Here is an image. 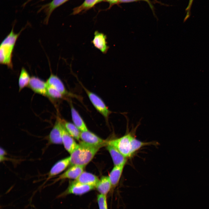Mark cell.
<instances>
[{
  "mask_svg": "<svg viewBox=\"0 0 209 209\" xmlns=\"http://www.w3.org/2000/svg\"><path fill=\"white\" fill-rule=\"evenodd\" d=\"M30 77L28 72L24 68H21L19 78L18 85L19 91L28 86Z\"/></svg>",
  "mask_w": 209,
  "mask_h": 209,
  "instance_id": "cell-21",
  "label": "cell"
},
{
  "mask_svg": "<svg viewBox=\"0 0 209 209\" xmlns=\"http://www.w3.org/2000/svg\"><path fill=\"white\" fill-rule=\"evenodd\" d=\"M125 165L114 166L110 172L109 177L112 188H114L118 185L121 178Z\"/></svg>",
  "mask_w": 209,
  "mask_h": 209,
  "instance_id": "cell-16",
  "label": "cell"
},
{
  "mask_svg": "<svg viewBox=\"0 0 209 209\" xmlns=\"http://www.w3.org/2000/svg\"><path fill=\"white\" fill-rule=\"evenodd\" d=\"M46 82L47 85L54 87L63 96L68 94L62 81L57 75L51 73Z\"/></svg>",
  "mask_w": 209,
  "mask_h": 209,
  "instance_id": "cell-14",
  "label": "cell"
},
{
  "mask_svg": "<svg viewBox=\"0 0 209 209\" xmlns=\"http://www.w3.org/2000/svg\"><path fill=\"white\" fill-rule=\"evenodd\" d=\"M69 0H52L49 3L47 6L46 17L45 21L46 23H48L51 14L55 9Z\"/></svg>",
  "mask_w": 209,
  "mask_h": 209,
  "instance_id": "cell-22",
  "label": "cell"
},
{
  "mask_svg": "<svg viewBox=\"0 0 209 209\" xmlns=\"http://www.w3.org/2000/svg\"><path fill=\"white\" fill-rule=\"evenodd\" d=\"M46 96L54 99H61L63 95L54 87L47 85Z\"/></svg>",
  "mask_w": 209,
  "mask_h": 209,
  "instance_id": "cell-24",
  "label": "cell"
},
{
  "mask_svg": "<svg viewBox=\"0 0 209 209\" xmlns=\"http://www.w3.org/2000/svg\"><path fill=\"white\" fill-rule=\"evenodd\" d=\"M138 0H119V2L120 3H128L136 1Z\"/></svg>",
  "mask_w": 209,
  "mask_h": 209,
  "instance_id": "cell-29",
  "label": "cell"
},
{
  "mask_svg": "<svg viewBox=\"0 0 209 209\" xmlns=\"http://www.w3.org/2000/svg\"><path fill=\"white\" fill-rule=\"evenodd\" d=\"M107 38L106 35L104 33L96 31L91 42L94 46L103 54L106 53L109 48Z\"/></svg>",
  "mask_w": 209,
  "mask_h": 209,
  "instance_id": "cell-10",
  "label": "cell"
},
{
  "mask_svg": "<svg viewBox=\"0 0 209 209\" xmlns=\"http://www.w3.org/2000/svg\"><path fill=\"white\" fill-rule=\"evenodd\" d=\"M71 113L73 124L81 131H88L87 127L83 120L72 104H71Z\"/></svg>",
  "mask_w": 209,
  "mask_h": 209,
  "instance_id": "cell-17",
  "label": "cell"
},
{
  "mask_svg": "<svg viewBox=\"0 0 209 209\" xmlns=\"http://www.w3.org/2000/svg\"><path fill=\"white\" fill-rule=\"evenodd\" d=\"M194 0H189L187 7L186 8V14L184 19V21H185L190 17V10Z\"/></svg>",
  "mask_w": 209,
  "mask_h": 209,
  "instance_id": "cell-26",
  "label": "cell"
},
{
  "mask_svg": "<svg viewBox=\"0 0 209 209\" xmlns=\"http://www.w3.org/2000/svg\"><path fill=\"white\" fill-rule=\"evenodd\" d=\"M102 1V0H84L80 5L73 9L72 14L77 15L88 10Z\"/></svg>",
  "mask_w": 209,
  "mask_h": 209,
  "instance_id": "cell-19",
  "label": "cell"
},
{
  "mask_svg": "<svg viewBox=\"0 0 209 209\" xmlns=\"http://www.w3.org/2000/svg\"><path fill=\"white\" fill-rule=\"evenodd\" d=\"M95 188L100 194L107 195L112 188L109 176L102 177Z\"/></svg>",
  "mask_w": 209,
  "mask_h": 209,
  "instance_id": "cell-18",
  "label": "cell"
},
{
  "mask_svg": "<svg viewBox=\"0 0 209 209\" xmlns=\"http://www.w3.org/2000/svg\"><path fill=\"white\" fill-rule=\"evenodd\" d=\"M70 165V156L61 160L52 166L50 170L45 182L60 174L64 170Z\"/></svg>",
  "mask_w": 209,
  "mask_h": 209,
  "instance_id": "cell-9",
  "label": "cell"
},
{
  "mask_svg": "<svg viewBox=\"0 0 209 209\" xmlns=\"http://www.w3.org/2000/svg\"><path fill=\"white\" fill-rule=\"evenodd\" d=\"M97 201L99 209H108L106 195L101 194L98 195Z\"/></svg>",
  "mask_w": 209,
  "mask_h": 209,
  "instance_id": "cell-25",
  "label": "cell"
},
{
  "mask_svg": "<svg viewBox=\"0 0 209 209\" xmlns=\"http://www.w3.org/2000/svg\"><path fill=\"white\" fill-rule=\"evenodd\" d=\"M80 138L83 142L94 145H99L106 142L89 130L81 131Z\"/></svg>",
  "mask_w": 209,
  "mask_h": 209,
  "instance_id": "cell-13",
  "label": "cell"
},
{
  "mask_svg": "<svg viewBox=\"0 0 209 209\" xmlns=\"http://www.w3.org/2000/svg\"><path fill=\"white\" fill-rule=\"evenodd\" d=\"M99 180L97 176L91 173L83 171L75 180L81 183L94 187Z\"/></svg>",
  "mask_w": 209,
  "mask_h": 209,
  "instance_id": "cell-15",
  "label": "cell"
},
{
  "mask_svg": "<svg viewBox=\"0 0 209 209\" xmlns=\"http://www.w3.org/2000/svg\"><path fill=\"white\" fill-rule=\"evenodd\" d=\"M31 0H28V1H27V2L26 3H28V2H30V1H31Z\"/></svg>",
  "mask_w": 209,
  "mask_h": 209,
  "instance_id": "cell-30",
  "label": "cell"
},
{
  "mask_svg": "<svg viewBox=\"0 0 209 209\" xmlns=\"http://www.w3.org/2000/svg\"><path fill=\"white\" fill-rule=\"evenodd\" d=\"M133 136L131 133H128L120 138L107 141V144L113 146L127 158L131 156V140Z\"/></svg>",
  "mask_w": 209,
  "mask_h": 209,
  "instance_id": "cell-3",
  "label": "cell"
},
{
  "mask_svg": "<svg viewBox=\"0 0 209 209\" xmlns=\"http://www.w3.org/2000/svg\"><path fill=\"white\" fill-rule=\"evenodd\" d=\"M106 147L111 156L114 166L125 165L127 161V158L124 156L113 146L107 144Z\"/></svg>",
  "mask_w": 209,
  "mask_h": 209,
  "instance_id": "cell-12",
  "label": "cell"
},
{
  "mask_svg": "<svg viewBox=\"0 0 209 209\" xmlns=\"http://www.w3.org/2000/svg\"><path fill=\"white\" fill-rule=\"evenodd\" d=\"M62 122L69 134L75 139L79 140L80 138L81 132L77 127L71 122L64 120H62Z\"/></svg>",
  "mask_w": 209,
  "mask_h": 209,
  "instance_id": "cell-20",
  "label": "cell"
},
{
  "mask_svg": "<svg viewBox=\"0 0 209 209\" xmlns=\"http://www.w3.org/2000/svg\"><path fill=\"white\" fill-rule=\"evenodd\" d=\"M61 129L62 144L65 149L71 154L78 146V144L76 143L73 137L66 131L62 122Z\"/></svg>",
  "mask_w": 209,
  "mask_h": 209,
  "instance_id": "cell-11",
  "label": "cell"
},
{
  "mask_svg": "<svg viewBox=\"0 0 209 209\" xmlns=\"http://www.w3.org/2000/svg\"><path fill=\"white\" fill-rule=\"evenodd\" d=\"M95 188L93 186L81 183L75 180L70 183L67 189L60 196L69 194L81 195Z\"/></svg>",
  "mask_w": 209,
  "mask_h": 209,
  "instance_id": "cell-5",
  "label": "cell"
},
{
  "mask_svg": "<svg viewBox=\"0 0 209 209\" xmlns=\"http://www.w3.org/2000/svg\"><path fill=\"white\" fill-rule=\"evenodd\" d=\"M91 102L96 109L106 119L111 112L102 99L96 94L90 91L82 85Z\"/></svg>",
  "mask_w": 209,
  "mask_h": 209,
  "instance_id": "cell-4",
  "label": "cell"
},
{
  "mask_svg": "<svg viewBox=\"0 0 209 209\" xmlns=\"http://www.w3.org/2000/svg\"><path fill=\"white\" fill-rule=\"evenodd\" d=\"M107 141L103 144L94 145L80 142L78 146L70 154V165L85 166L93 159L99 149L106 146Z\"/></svg>",
  "mask_w": 209,
  "mask_h": 209,
  "instance_id": "cell-1",
  "label": "cell"
},
{
  "mask_svg": "<svg viewBox=\"0 0 209 209\" xmlns=\"http://www.w3.org/2000/svg\"><path fill=\"white\" fill-rule=\"evenodd\" d=\"M61 125V120L57 118L48 136L49 142L50 144H62Z\"/></svg>",
  "mask_w": 209,
  "mask_h": 209,
  "instance_id": "cell-6",
  "label": "cell"
},
{
  "mask_svg": "<svg viewBox=\"0 0 209 209\" xmlns=\"http://www.w3.org/2000/svg\"><path fill=\"white\" fill-rule=\"evenodd\" d=\"M12 27L10 33L1 42L0 46V63L1 64L6 65L9 69H12L13 52L17 40L23 28L18 33H15Z\"/></svg>",
  "mask_w": 209,
  "mask_h": 209,
  "instance_id": "cell-2",
  "label": "cell"
},
{
  "mask_svg": "<svg viewBox=\"0 0 209 209\" xmlns=\"http://www.w3.org/2000/svg\"><path fill=\"white\" fill-rule=\"evenodd\" d=\"M108 3L110 5H112L116 4L119 2V0H103Z\"/></svg>",
  "mask_w": 209,
  "mask_h": 209,
  "instance_id": "cell-27",
  "label": "cell"
},
{
  "mask_svg": "<svg viewBox=\"0 0 209 209\" xmlns=\"http://www.w3.org/2000/svg\"><path fill=\"white\" fill-rule=\"evenodd\" d=\"M85 167V166L79 165L71 166L65 172L55 179L54 181V183L61 180L67 179L76 180L84 171V169Z\"/></svg>",
  "mask_w": 209,
  "mask_h": 209,
  "instance_id": "cell-7",
  "label": "cell"
},
{
  "mask_svg": "<svg viewBox=\"0 0 209 209\" xmlns=\"http://www.w3.org/2000/svg\"><path fill=\"white\" fill-rule=\"evenodd\" d=\"M153 142H143L136 139L133 136L131 140V156L137 151L141 147L145 146L153 145Z\"/></svg>",
  "mask_w": 209,
  "mask_h": 209,
  "instance_id": "cell-23",
  "label": "cell"
},
{
  "mask_svg": "<svg viewBox=\"0 0 209 209\" xmlns=\"http://www.w3.org/2000/svg\"><path fill=\"white\" fill-rule=\"evenodd\" d=\"M103 0H102V1H103Z\"/></svg>",
  "mask_w": 209,
  "mask_h": 209,
  "instance_id": "cell-31",
  "label": "cell"
},
{
  "mask_svg": "<svg viewBox=\"0 0 209 209\" xmlns=\"http://www.w3.org/2000/svg\"><path fill=\"white\" fill-rule=\"evenodd\" d=\"M28 86L35 93L46 96V83L39 78L35 76L31 77Z\"/></svg>",
  "mask_w": 209,
  "mask_h": 209,
  "instance_id": "cell-8",
  "label": "cell"
},
{
  "mask_svg": "<svg viewBox=\"0 0 209 209\" xmlns=\"http://www.w3.org/2000/svg\"><path fill=\"white\" fill-rule=\"evenodd\" d=\"M0 157H4L7 154L6 151L1 147L0 148Z\"/></svg>",
  "mask_w": 209,
  "mask_h": 209,
  "instance_id": "cell-28",
  "label": "cell"
}]
</instances>
